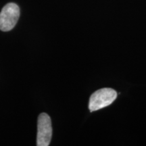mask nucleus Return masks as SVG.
<instances>
[{"mask_svg":"<svg viewBox=\"0 0 146 146\" xmlns=\"http://www.w3.org/2000/svg\"><path fill=\"white\" fill-rule=\"evenodd\" d=\"M117 98L116 91L111 88H103L96 91L89 99V108L91 112L101 110L112 104Z\"/></svg>","mask_w":146,"mask_h":146,"instance_id":"1","label":"nucleus"},{"mask_svg":"<svg viewBox=\"0 0 146 146\" xmlns=\"http://www.w3.org/2000/svg\"><path fill=\"white\" fill-rule=\"evenodd\" d=\"M20 17V8L14 3H9L0 12V30L9 31L15 27Z\"/></svg>","mask_w":146,"mask_h":146,"instance_id":"2","label":"nucleus"},{"mask_svg":"<svg viewBox=\"0 0 146 146\" xmlns=\"http://www.w3.org/2000/svg\"><path fill=\"white\" fill-rule=\"evenodd\" d=\"M52 137L51 118L46 113H41L38 117L36 145L48 146Z\"/></svg>","mask_w":146,"mask_h":146,"instance_id":"3","label":"nucleus"}]
</instances>
